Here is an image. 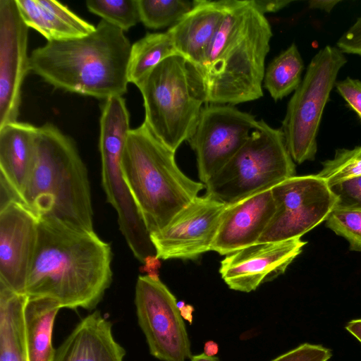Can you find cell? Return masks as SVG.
<instances>
[{"mask_svg": "<svg viewBox=\"0 0 361 361\" xmlns=\"http://www.w3.org/2000/svg\"><path fill=\"white\" fill-rule=\"evenodd\" d=\"M190 361H220L219 359L216 356H208L204 353L192 355L190 358Z\"/></svg>", "mask_w": 361, "mask_h": 361, "instance_id": "39", "label": "cell"}, {"mask_svg": "<svg viewBox=\"0 0 361 361\" xmlns=\"http://www.w3.org/2000/svg\"><path fill=\"white\" fill-rule=\"evenodd\" d=\"M228 204L204 195L183 208L161 231L151 233L159 259H195L211 251Z\"/></svg>", "mask_w": 361, "mask_h": 361, "instance_id": "13", "label": "cell"}, {"mask_svg": "<svg viewBox=\"0 0 361 361\" xmlns=\"http://www.w3.org/2000/svg\"><path fill=\"white\" fill-rule=\"evenodd\" d=\"M331 350L320 345L303 343L271 361H328Z\"/></svg>", "mask_w": 361, "mask_h": 361, "instance_id": "31", "label": "cell"}, {"mask_svg": "<svg viewBox=\"0 0 361 361\" xmlns=\"http://www.w3.org/2000/svg\"><path fill=\"white\" fill-rule=\"evenodd\" d=\"M345 329L361 343V319L348 322L345 325Z\"/></svg>", "mask_w": 361, "mask_h": 361, "instance_id": "37", "label": "cell"}, {"mask_svg": "<svg viewBox=\"0 0 361 361\" xmlns=\"http://www.w3.org/2000/svg\"><path fill=\"white\" fill-rule=\"evenodd\" d=\"M194 1L138 0L140 22L150 29L175 25L192 8Z\"/></svg>", "mask_w": 361, "mask_h": 361, "instance_id": "26", "label": "cell"}, {"mask_svg": "<svg viewBox=\"0 0 361 361\" xmlns=\"http://www.w3.org/2000/svg\"><path fill=\"white\" fill-rule=\"evenodd\" d=\"M60 305L46 297H29L24 309L26 346L30 361H54L52 335Z\"/></svg>", "mask_w": 361, "mask_h": 361, "instance_id": "22", "label": "cell"}, {"mask_svg": "<svg viewBox=\"0 0 361 361\" xmlns=\"http://www.w3.org/2000/svg\"><path fill=\"white\" fill-rule=\"evenodd\" d=\"M110 245L94 231L39 217L38 238L25 293L61 308L94 310L112 282Z\"/></svg>", "mask_w": 361, "mask_h": 361, "instance_id": "1", "label": "cell"}, {"mask_svg": "<svg viewBox=\"0 0 361 361\" xmlns=\"http://www.w3.org/2000/svg\"><path fill=\"white\" fill-rule=\"evenodd\" d=\"M340 1L339 0H312L309 1V6L312 9H320L329 13Z\"/></svg>", "mask_w": 361, "mask_h": 361, "instance_id": "36", "label": "cell"}, {"mask_svg": "<svg viewBox=\"0 0 361 361\" xmlns=\"http://www.w3.org/2000/svg\"><path fill=\"white\" fill-rule=\"evenodd\" d=\"M219 352L218 344L212 341H207L204 345V353L208 356H215Z\"/></svg>", "mask_w": 361, "mask_h": 361, "instance_id": "38", "label": "cell"}, {"mask_svg": "<svg viewBox=\"0 0 361 361\" xmlns=\"http://www.w3.org/2000/svg\"><path fill=\"white\" fill-rule=\"evenodd\" d=\"M271 25L252 0H228L225 16L197 66L207 103L235 105L263 96Z\"/></svg>", "mask_w": 361, "mask_h": 361, "instance_id": "2", "label": "cell"}, {"mask_svg": "<svg viewBox=\"0 0 361 361\" xmlns=\"http://www.w3.org/2000/svg\"><path fill=\"white\" fill-rule=\"evenodd\" d=\"M137 322L150 354L162 361H185L190 343L177 300L159 276L144 275L135 284Z\"/></svg>", "mask_w": 361, "mask_h": 361, "instance_id": "10", "label": "cell"}, {"mask_svg": "<svg viewBox=\"0 0 361 361\" xmlns=\"http://www.w3.org/2000/svg\"><path fill=\"white\" fill-rule=\"evenodd\" d=\"M85 4L90 12L124 32L140 22L138 0H87Z\"/></svg>", "mask_w": 361, "mask_h": 361, "instance_id": "27", "label": "cell"}, {"mask_svg": "<svg viewBox=\"0 0 361 361\" xmlns=\"http://www.w3.org/2000/svg\"><path fill=\"white\" fill-rule=\"evenodd\" d=\"M326 226L345 238L350 250L361 251V209L335 207L326 219Z\"/></svg>", "mask_w": 361, "mask_h": 361, "instance_id": "29", "label": "cell"}, {"mask_svg": "<svg viewBox=\"0 0 361 361\" xmlns=\"http://www.w3.org/2000/svg\"><path fill=\"white\" fill-rule=\"evenodd\" d=\"M337 48L343 54L361 56V17L339 38Z\"/></svg>", "mask_w": 361, "mask_h": 361, "instance_id": "33", "label": "cell"}, {"mask_svg": "<svg viewBox=\"0 0 361 361\" xmlns=\"http://www.w3.org/2000/svg\"><path fill=\"white\" fill-rule=\"evenodd\" d=\"M337 198L336 207L361 209V176L330 187Z\"/></svg>", "mask_w": 361, "mask_h": 361, "instance_id": "30", "label": "cell"}, {"mask_svg": "<svg viewBox=\"0 0 361 361\" xmlns=\"http://www.w3.org/2000/svg\"><path fill=\"white\" fill-rule=\"evenodd\" d=\"M180 312L183 319L189 321L190 323L192 322V313L193 312V307L192 306L185 305Z\"/></svg>", "mask_w": 361, "mask_h": 361, "instance_id": "40", "label": "cell"}, {"mask_svg": "<svg viewBox=\"0 0 361 361\" xmlns=\"http://www.w3.org/2000/svg\"><path fill=\"white\" fill-rule=\"evenodd\" d=\"M306 243L300 238L257 243L225 255L219 273L229 288L245 293L253 291L283 274Z\"/></svg>", "mask_w": 361, "mask_h": 361, "instance_id": "15", "label": "cell"}, {"mask_svg": "<svg viewBox=\"0 0 361 361\" xmlns=\"http://www.w3.org/2000/svg\"><path fill=\"white\" fill-rule=\"evenodd\" d=\"M274 215L258 243L300 238L326 221L337 198L317 175L293 176L271 188Z\"/></svg>", "mask_w": 361, "mask_h": 361, "instance_id": "9", "label": "cell"}, {"mask_svg": "<svg viewBox=\"0 0 361 361\" xmlns=\"http://www.w3.org/2000/svg\"><path fill=\"white\" fill-rule=\"evenodd\" d=\"M303 70L302 59L293 43L270 62L265 71L264 87L275 101L281 99L298 88Z\"/></svg>", "mask_w": 361, "mask_h": 361, "instance_id": "25", "label": "cell"}, {"mask_svg": "<svg viewBox=\"0 0 361 361\" xmlns=\"http://www.w3.org/2000/svg\"><path fill=\"white\" fill-rule=\"evenodd\" d=\"M132 44L101 20L90 34L49 41L30 56V70L57 89L107 99L127 92Z\"/></svg>", "mask_w": 361, "mask_h": 361, "instance_id": "3", "label": "cell"}, {"mask_svg": "<svg viewBox=\"0 0 361 361\" xmlns=\"http://www.w3.org/2000/svg\"><path fill=\"white\" fill-rule=\"evenodd\" d=\"M255 8L262 14L276 12L292 1L288 0H252Z\"/></svg>", "mask_w": 361, "mask_h": 361, "instance_id": "34", "label": "cell"}, {"mask_svg": "<svg viewBox=\"0 0 361 361\" xmlns=\"http://www.w3.org/2000/svg\"><path fill=\"white\" fill-rule=\"evenodd\" d=\"M28 30L16 0H0V127L18 121L21 88L30 71Z\"/></svg>", "mask_w": 361, "mask_h": 361, "instance_id": "14", "label": "cell"}, {"mask_svg": "<svg viewBox=\"0 0 361 361\" xmlns=\"http://www.w3.org/2000/svg\"><path fill=\"white\" fill-rule=\"evenodd\" d=\"M16 1L27 26L39 32L47 42L85 36L95 29V26L56 1Z\"/></svg>", "mask_w": 361, "mask_h": 361, "instance_id": "21", "label": "cell"}, {"mask_svg": "<svg viewBox=\"0 0 361 361\" xmlns=\"http://www.w3.org/2000/svg\"><path fill=\"white\" fill-rule=\"evenodd\" d=\"M142 267V271L147 272V275L159 276L158 269L160 266L159 259L157 256L148 257L144 262Z\"/></svg>", "mask_w": 361, "mask_h": 361, "instance_id": "35", "label": "cell"}, {"mask_svg": "<svg viewBox=\"0 0 361 361\" xmlns=\"http://www.w3.org/2000/svg\"><path fill=\"white\" fill-rule=\"evenodd\" d=\"M34 169L21 198L38 217L93 229L87 170L74 142L52 123L37 128Z\"/></svg>", "mask_w": 361, "mask_h": 361, "instance_id": "4", "label": "cell"}, {"mask_svg": "<svg viewBox=\"0 0 361 361\" xmlns=\"http://www.w3.org/2000/svg\"><path fill=\"white\" fill-rule=\"evenodd\" d=\"M37 128L18 121L0 127V176L20 197L35 166Z\"/></svg>", "mask_w": 361, "mask_h": 361, "instance_id": "20", "label": "cell"}, {"mask_svg": "<svg viewBox=\"0 0 361 361\" xmlns=\"http://www.w3.org/2000/svg\"><path fill=\"white\" fill-rule=\"evenodd\" d=\"M125 355L126 350L113 335L111 321L94 310L56 349L54 361H123Z\"/></svg>", "mask_w": 361, "mask_h": 361, "instance_id": "18", "label": "cell"}, {"mask_svg": "<svg viewBox=\"0 0 361 361\" xmlns=\"http://www.w3.org/2000/svg\"><path fill=\"white\" fill-rule=\"evenodd\" d=\"M39 217L25 204L0 209V281L25 293L38 238Z\"/></svg>", "mask_w": 361, "mask_h": 361, "instance_id": "16", "label": "cell"}, {"mask_svg": "<svg viewBox=\"0 0 361 361\" xmlns=\"http://www.w3.org/2000/svg\"><path fill=\"white\" fill-rule=\"evenodd\" d=\"M137 87L143 98L144 122L176 152L192 135L207 103L199 68L180 54L173 55L154 67Z\"/></svg>", "mask_w": 361, "mask_h": 361, "instance_id": "6", "label": "cell"}, {"mask_svg": "<svg viewBox=\"0 0 361 361\" xmlns=\"http://www.w3.org/2000/svg\"><path fill=\"white\" fill-rule=\"evenodd\" d=\"M318 176L329 187L342 181L361 176V146L353 149H339L332 159L322 163Z\"/></svg>", "mask_w": 361, "mask_h": 361, "instance_id": "28", "label": "cell"}, {"mask_svg": "<svg viewBox=\"0 0 361 361\" xmlns=\"http://www.w3.org/2000/svg\"><path fill=\"white\" fill-rule=\"evenodd\" d=\"M274 211L271 188L228 204L211 250L226 255L258 243Z\"/></svg>", "mask_w": 361, "mask_h": 361, "instance_id": "17", "label": "cell"}, {"mask_svg": "<svg viewBox=\"0 0 361 361\" xmlns=\"http://www.w3.org/2000/svg\"><path fill=\"white\" fill-rule=\"evenodd\" d=\"M27 298L0 281V361H30L24 322Z\"/></svg>", "mask_w": 361, "mask_h": 361, "instance_id": "23", "label": "cell"}, {"mask_svg": "<svg viewBox=\"0 0 361 361\" xmlns=\"http://www.w3.org/2000/svg\"><path fill=\"white\" fill-rule=\"evenodd\" d=\"M228 0H195L192 9L169 28L178 54L199 66L226 12Z\"/></svg>", "mask_w": 361, "mask_h": 361, "instance_id": "19", "label": "cell"}, {"mask_svg": "<svg viewBox=\"0 0 361 361\" xmlns=\"http://www.w3.org/2000/svg\"><path fill=\"white\" fill-rule=\"evenodd\" d=\"M257 121L228 104L205 106L188 140L197 158L198 176L205 184L239 150Z\"/></svg>", "mask_w": 361, "mask_h": 361, "instance_id": "12", "label": "cell"}, {"mask_svg": "<svg viewBox=\"0 0 361 361\" xmlns=\"http://www.w3.org/2000/svg\"><path fill=\"white\" fill-rule=\"evenodd\" d=\"M335 85L338 92L357 114L361 121V81L346 78L336 82Z\"/></svg>", "mask_w": 361, "mask_h": 361, "instance_id": "32", "label": "cell"}, {"mask_svg": "<svg viewBox=\"0 0 361 361\" xmlns=\"http://www.w3.org/2000/svg\"><path fill=\"white\" fill-rule=\"evenodd\" d=\"M128 133V128L117 122L100 127L102 182L107 201L116 211L123 235L134 256L144 263L147 257L157 256V251L123 173L121 160Z\"/></svg>", "mask_w": 361, "mask_h": 361, "instance_id": "11", "label": "cell"}, {"mask_svg": "<svg viewBox=\"0 0 361 361\" xmlns=\"http://www.w3.org/2000/svg\"><path fill=\"white\" fill-rule=\"evenodd\" d=\"M346 62L344 54L336 47L326 45L320 49L288 104L281 130L288 152L298 164L314 159L324 109Z\"/></svg>", "mask_w": 361, "mask_h": 361, "instance_id": "8", "label": "cell"}, {"mask_svg": "<svg viewBox=\"0 0 361 361\" xmlns=\"http://www.w3.org/2000/svg\"><path fill=\"white\" fill-rule=\"evenodd\" d=\"M121 166L150 234L163 229L204 188L179 169L175 152L145 122L129 130Z\"/></svg>", "mask_w": 361, "mask_h": 361, "instance_id": "5", "label": "cell"}, {"mask_svg": "<svg viewBox=\"0 0 361 361\" xmlns=\"http://www.w3.org/2000/svg\"><path fill=\"white\" fill-rule=\"evenodd\" d=\"M178 54L171 33H148L132 44L128 80L137 86L148 73L168 57Z\"/></svg>", "mask_w": 361, "mask_h": 361, "instance_id": "24", "label": "cell"}, {"mask_svg": "<svg viewBox=\"0 0 361 361\" xmlns=\"http://www.w3.org/2000/svg\"><path fill=\"white\" fill-rule=\"evenodd\" d=\"M295 173L282 130L259 120L239 150L204 184L205 194L231 204L271 188Z\"/></svg>", "mask_w": 361, "mask_h": 361, "instance_id": "7", "label": "cell"}]
</instances>
